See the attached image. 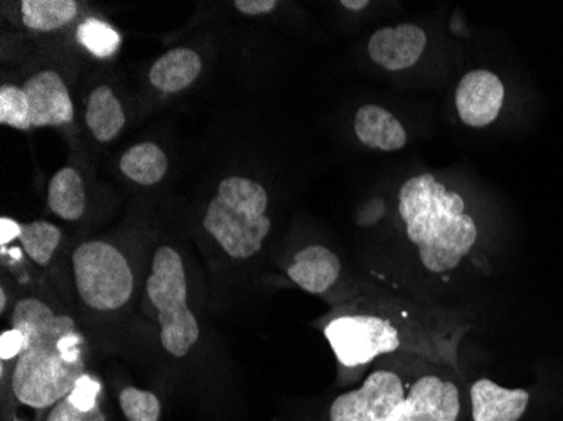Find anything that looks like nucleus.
<instances>
[{
  "label": "nucleus",
  "instance_id": "nucleus-1",
  "mask_svg": "<svg viewBox=\"0 0 563 421\" xmlns=\"http://www.w3.org/2000/svg\"><path fill=\"white\" fill-rule=\"evenodd\" d=\"M11 328L24 337L9 381L12 397L27 410L49 411L88 375L84 334L69 313L40 297L14 303Z\"/></svg>",
  "mask_w": 563,
  "mask_h": 421
},
{
  "label": "nucleus",
  "instance_id": "nucleus-2",
  "mask_svg": "<svg viewBox=\"0 0 563 421\" xmlns=\"http://www.w3.org/2000/svg\"><path fill=\"white\" fill-rule=\"evenodd\" d=\"M464 208L461 195L449 192L432 174L412 177L401 186L398 213L427 270H454L476 243V223Z\"/></svg>",
  "mask_w": 563,
  "mask_h": 421
},
{
  "label": "nucleus",
  "instance_id": "nucleus-3",
  "mask_svg": "<svg viewBox=\"0 0 563 421\" xmlns=\"http://www.w3.org/2000/svg\"><path fill=\"white\" fill-rule=\"evenodd\" d=\"M267 189L257 180L228 176L218 184L217 196L202 218L207 230L224 255L249 259L257 255L271 233Z\"/></svg>",
  "mask_w": 563,
  "mask_h": 421
},
{
  "label": "nucleus",
  "instance_id": "nucleus-4",
  "mask_svg": "<svg viewBox=\"0 0 563 421\" xmlns=\"http://www.w3.org/2000/svg\"><path fill=\"white\" fill-rule=\"evenodd\" d=\"M145 293L157 310L161 346L176 359L188 356L201 337V329L189 307L185 259L174 246H157L145 281Z\"/></svg>",
  "mask_w": 563,
  "mask_h": 421
},
{
  "label": "nucleus",
  "instance_id": "nucleus-5",
  "mask_svg": "<svg viewBox=\"0 0 563 421\" xmlns=\"http://www.w3.org/2000/svg\"><path fill=\"white\" fill-rule=\"evenodd\" d=\"M71 275L81 302L97 313L119 312L135 292L131 262L106 240H90L73 250Z\"/></svg>",
  "mask_w": 563,
  "mask_h": 421
},
{
  "label": "nucleus",
  "instance_id": "nucleus-6",
  "mask_svg": "<svg viewBox=\"0 0 563 421\" xmlns=\"http://www.w3.org/2000/svg\"><path fill=\"white\" fill-rule=\"evenodd\" d=\"M73 120L75 107L71 95L63 76L55 69L34 73L21 87H0V125L27 132L69 125Z\"/></svg>",
  "mask_w": 563,
  "mask_h": 421
},
{
  "label": "nucleus",
  "instance_id": "nucleus-7",
  "mask_svg": "<svg viewBox=\"0 0 563 421\" xmlns=\"http://www.w3.org/2000/svg\"><path fill=\"white\" fill-rule=\"evenodd\" d=\"M324 335L344 367L366 366L382 354L395 353L400 347L398 329L376 315L334 319L325 325Z\"/></svg>",
  "mask_w": 563,
  "mask_h": 421
},
{
  "label": "nucleus",
  "instance_id": "nucleus-8",
  "mask_svg": "<svg viewBox=\"0 0 563 421\" xmlns=\"http://www.w3.org/2000/svg\"><path fill=\"white\" fill-rule=\"evenodd\" d=\"M405 401L404 381L394 372L378 369L362 388L343 392L332 401L331 421H391Z\"/></svg>",
  "mask_w": 563,
  "mask_h": 421
},
{
  "label": "nucleus",
  "instance_id": "nucleus-9",
  "mask_svg": "<svg viewBox=\"0 0 563 421\" xmlns=\"http://www.w3.org/2000/svg\"><path fill=\"white\" fill-rule=\"evenodd\" d=\"M459 389L439 376H423L413 383L391 421H457Z\"/></svg>",
  "mask_w": 563,
  "mask_h": 421
},
{
  "label": "nucleus",
  "instance_id": "nucleus-10",
  "mask_svg": "<svg viewBox=\"0 0 563 421\" xmlns=\"http://www.w3.org/2000/svg\"><path fill=\"white\" fill-rule=\"evenodd\" d=\"M505 100V87L495 73L476 69L467 73L457 90H455V107L459 117L467 126L481 129L495 122L501 112Z\"/></svg>",
  "mask_w": 563,
  "mask_h": 421
},
{
  "label": "nucleus",
  "instance_id": "nucleus-11",
  "mask_svg": "<svg viewBox=\"0 0 563 421\" xmlns=\"http://www.w3.org/2000/svg\"><path fill=\"white\" fill-rule=\"evenodd\" d=\"M427 46V34L416 24L383 27L373 34L368 44L369 58L388 69L401 71L419 62Z\"/></svg>",
  "mask_w": 563,
  "mask_h": 421
},
{
  "label": "nucleus",
  "instance_id": "nucleus-12",
  "mask_svg": "<svg viewBox=\"0 0 563 421\" xmlns=\"http://www.w3.org/2000/svg\"><path fill=\"white\" fill-rule=\"evenodd\" d=\"M341 274V262L336 253L325 246H307L294 256L287 275L294 284L299 285L303 292H328L336 284Z\"/></svg>",
  "mask_w": 563,
  "mask_h": 421
},
{
  "label": "nucleus",
  "instance_id": "nucleus-13",
  "mask_svg": "<svg viewBox=\"0 0 563 421\" xmlns=\"http://www.w3.org/2000/svg\"><path fill=\"white\" fill-rule=\"evenodd\" d=\"M525 389H505L489 379H479L471 388L474 421H518L528 407Z\"/></svg>",
  "mask_w": 563,
  "mask_h": 421
},
{
  "label": "nucleus",
  "instance_id": "nucleus-14",
  "mask_svg": "<svg viewBox=\"0 0 563 421\" xmlns=\"http://www.w3.org/2000/svg\"><path fill=\"white\" fill-rule=\"evenodd\" d=\"M201 56L191 47H174L156 59L148 71V81L163 93H179L198 80Z\"/></svg>",
  "mask_w": 563,
  "mask_h": 421
},
{
  "label": "nucleus",
  "instance_id": "nucleus-15",
  "mask_svg": "<svg viewBox=\"0 0 563 421\" xmlns=\"http://www.w3.org/2000/svg\"><path fill=\"white\" fill-rule=\"evenodd\" d=\"M354 132L363 145L375 151H400L407 144V132L401 123L378 104H365L357 110Z\"/></svg>",
  "mask_w": 563,
  "mask_h": 421
},
{
  "label": "nucleus",
  "instance_id": "nucleus-16",
  "mask_svg": "<svg viewBox=\"0 0 563 421\" xmlns=\"http://www.w3.org/2000/svg\"><path fill=\"white\" fill-rule=\"evenodd\" d=\"M47 208L63 221L76 223L87 211V189L84 177L73 167H63L51 177L47 186Z\"/></svg>",
  "mask_w": 563,
  "mask_h": 421
},
{
  "label": "nucleus",
  "instance_id": "nucleus-17",
  "mask_svg": "<svg viewBox=\"0 0 563 421\" xmlns=\"http://www.w3.org/2000/svg\"><path fill=\"white\" fill-rule=\"evenodd\" d=\"M100 395L101 383L88 373L68 397L47 411L44 421H109Z\"/></svg>",
  "mask_w": 563,
  "mask_h": 421
},
{
  "label": "nucleus",
  "instance_id": "nucleus-18",
  "mask_svg": "<svg viewBox=\"0 0 563 421\" xmlns=\"http://www.w3.org/2000/svg\"><path fill=\"white\" fill-rule=\"evenodd\" d=\"M87 126L101 144L115 141L125 126V112L109 85H100L91 91L85 112Z\"/></svg>",
  "mask_w": 563,
  "mask_h": 421
},
{
  "label": "nucleus",
  "instance_id": "nucleus-19",
  "mask_svg": "<svg viewBox=\"0 0 563 421\" xmlns=\"http://www.w3.org/2000/svg\"><path fill=\"white\" fill-rule=\"evenodd\" d=\"M119 169L126 179L148 188L156 186L166 177L169 160L159 145L154 142H142L120 157Z\"/></svg>",
  "mask_w": 563,
  "mask_h": 421
},
{
  "label": "nucleus",
  "instance_id": "nucleus-20",
  "mask_svg": "<svg viewBox=\"0 0 563 421\" xmlns=\"http://www.w3.org/2000/svg\"><path fill=\"white\" fill-rule=\"evenodd\" d=\"M78 11L75 0H24L21 19L27 30L53 33L71 24Z\"/></svg>",
  "mask_w": 563,
  "mask_h": 421
},
{
  "label": "nucleus",
  "instance_id": "nucleus-21",
  "mask_svg": "<svg viewBox=\"0 0 563 421\" xmlns=\"http://www.w3.org/2000/svg\"><path fill=\"white\" fill-rule=\"evenodd\" d=\"M62 240V228L49 221L37 220L21 224L19 243L25 255L30 256L31 262L36 263L37 267H47L53 262Z\"/></svg>",
  "mask_w": 563,
  "mask_h": 421
},
{
  "label": "nucleus",
  "instance_id": "nucleus-22",
  "mask_svg": "<svg viewBox=\"0 0 563 421\" xmlns=\"http://www.w3.org/2000/svg\"><path fill=\"white\" fill-rule=\"evenodd\" d=\"M76 41L91 53L95 58L109 59L117 55L120 49L119 31L113 30L109 22L100 21V19H87L78 25L76 31Z\"/></svg>",
  "mask_w": 563,
  "mask_h": 421
},
{
  "label": "nucleus",
  "instance_id": "nucleus-23",
  "mask_svg": "<svg viewBox=\"0 0 563 421\" xmlns=\"http://www.w3.org/2000/svg\"><path fill=\"white\" fill-rule=\"evenodd\" d=\"M119 407L126 421H161L163 403L156 392L125 386L119 392Z\"/></svg>",
  "mask_w": 563,
  "mask_h": 421
},
{
  "label": "nucleus",
  "instance_id": "nucleus-24",
  "mask_svg": "<svg viewBox=\"0 0 563 421\" xmlns=\"http://www.w3.org/2000/svg\"><path fill=\"white\" fill-rule=\"evenodd\" d=\"M22 347H24V337H22L21 332L14 328L5 329L0 335V359H2V364L18 359Z\"/></svg>",
  "mask_w": 563,
  "mask_h": 421
},
{
  "label": "nucleus",
  "instance_id": "nucleus-25",
  "mask_svg": "<svg viewBox=\"0 0 563 421\" xmlns=\"http://www.w3.org/2000/svg\"><path fill=\"white\" fill-rule=\"evenodd\" d=\"M277 0H236V11L245 15H264L277 8Z\"/></svg>",
  "mask_w": 563,
  "mask_h": 421
},
{
  "label": "nucleus",
  "instance_id": "nucleus-26",
  "mask_svg": "<svg viewBox=\"0 0 563 421\" xmlns=\"http://www.w3.org/2000/svg\"><path fill=\"white\" fill-rule=\"evenodd\" d=\"M19 234H21V224L18 221L5 217L0 220V246H2V252H5L9 243L19 240Z\"/></svg>",
  "mask_w": 563,
  "mask_h": 421
},
{
  "label": "nucleus",
  "instance_id": "nucleus-27",
  "mask_svg": "<svg viewBox=\"0 0 563 421\" xmlns=\"http://www.w3.org/2000/svg\"><path fill=\"white\" fill-rule=\"evenodd\" d=\"M341 5L343 8H346L347 11H363V9L366 8V5H369L368 0H343L341 2Z\"/></svg>",
  "mask_w": 563,
  "mask_h": 421
},
{
  "label": "nucleus",
  "instance_id": "nucleus-28",
  "mask_svg": "<svg viewBox=\"0 0 563 421\" xmlns=\"http://www.w3.org/2000/svg\"><path fill=\"white\" fill-rule=\"evenodd\" d=\"M8 292H5V287L0 288V313L5 315L8 312Z\"/></svg>",
  "mask_w": 563,
  "mask_h": 421
}]
</instances>
